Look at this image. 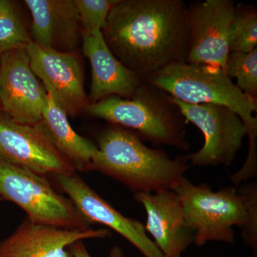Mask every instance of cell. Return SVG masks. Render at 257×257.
Instances as JSON below:
<instances>
[{"mask_svg":"<svg viewBox=\"0 0 257 257\" xmlns=\"http://www.w3.org/2000/svg\"><path fill=\"white\" fill-rule=\"evenodd\" d=\"M101 32L113 55L145 80L186 62L188 8L182 0H119Z\"/></svg>","mask_w":257,"mask_h":257,"instance_id":"obj_1","label":"cell"},{"mask_svg":"<svg viewBox=\"0 0 257 257\" xmlns=\"http://www.w3.org/2000/svg\"><path fill=\"white\" fill-rule=\"evenodd\" d=\"M174 191L183 209L184 221L194 235V243H235L234 226L257 256V184L245 182L213 192L205 184L192 183L184 177Z\"/></svg>","mask_w":257,"mask_h":257,"instance_id":"obj_2","label":"cell"},{"mask_svg":"<svg viewBox=\"0 0 257 257\" xmlns=\"http://www.w3.org/2000/svg\"><path fill=\"white\" fill-rule=\"evenodd\" d=\"M97 149L92 170L119 181L134 193L174 190L190 167L186 156L172 159L117 125L101 134Z\"/></svg>","mask_w":257,"mask_h":257,"instance_id":"obj_3","label":"cell"},{"mask_svg":"<svg viewBox=\"0 0 257 257\" xmlns=\"http://www.w3.org/2000/svg\"><path fill=\"white\" fill-rule=\"evenodd\" d=\"M88 114L134 133L152 145L188 150L187 121L170 96L145 82L131 97L110 96L89 104Z\"/></svg>","mask_w":257,"mask_h":257,"instance_id":"obj_4","label":"cell"},{"mask_svg":"<svg viewBox=\"0 0 257 257\" xmlns=\"http://www.w3.org/2000/svg\"><path fill=\"white\" fill-rule=\"evenodd\" d=\"M145 82L189 104H213L231 108L244 123L248 150H256V99L246 95L224 69L207 64L179 62L161 69Z\"/></svg>","mask_w":257,"mask_h":257,"instance_id":"obj_5","label":"cell"},{"mask_svg":"<svg viewBox=\"0 0 257 257\" xmlns=\"http://www.w3.org/2000/svg\"><path fill=\"white\" fill-rule=\"evenodd\" d=\"M0 198L15 203L39 224L89 229L90 223L69 198L55 192L45 177L0 158Z\"/></svg>","mask_w":257,"mask_h":257,"instance_id":"obj_6","label":"cell"},{"mask_svg":"<svg viewBox=\"0 0 257 257\" xmlns=\"http://www.w3.org/2000/svg\"><path fill=\"white\" fill-rule=\"evenodd\" d=\"M187 123L191 122L204 137L199 151L186 156L192 166L216 167L232 165L246 136L241 117L231 108L213 104H189L171 96Z\"/></svg>","mask_w":257,"mask_h":257,"instance_id":"obj_7","label":"cell"},{"mask_svg":"<svg viewBox=\"0 0 257 257\" xmlns=\"http://www.w3.org/2000/svg\"><path fill=\"white\" fill-rule=\"evenodd\" d=\"M0 158L38 175L75 173V169L60 153L41 122L19 123L0 111Z\"/></svg>","mask_w":257,"mask_h":257,"instance_id":"obj_8","label":"cell"},{"mask_svg":"<svg viewBox=\"0 0 257 257\" xmlns=\"http://www.w3.org/2000/svg\"><path fill=\"white\" fill-rule=\"evenodd\" d=\"M235 13L236 5L232 0H205L189 5L186 62L224 69L229 53L230 27Z\"/></svg>","mask_w":257,"mask_h":257,"instance_id":"obj_9","label":"cell"},{"mask_svg":"<svg viewBox=\"0 0 257 257\" xmlns=\"http://www.w3.org/2000/svg\"><path fill=\"white\" fill-rule=\"evenodd\" d=\"M0 103L3 112L22 124L41 122L47 91L34 73L25 48L0 56Z\"/></svg>","mask_w":257,"mask_h":257,"instance_id":"obj_10","label":"cell"},{"mask_svg":"<svg viewBox=\"0 0 257 257\" xmlns=\"http://www.w3.org/2000/svg\"><path fill=\"white\" fill-rule=\"evenodd\" d=\"M25 50L34 73L67 114L74 116L85 110L90 103L84 90V75L76 53L56 52L34 42Z\"/></svg>","mask_w":257,"mask_h":257,"instance_id":"obj_11","label":"cell"},{"mask_svg":"<svg viewBox=\"0 0 257 257\" xmlns=\"http://www.w3.org/2000/svg\"><path fill=\"white\" fill-rule=\"evenodd\" d=\"M55 178L61 190L91 224L99 223L111 228L130 241L145 257H164L147 234L143 223L121 214L75 173L55 175Z\"/></svg>","mask_w":257,"mask_h":257,"instance_id":"obj_12","label":"cell"},{"mask_svg":"<svg viewBox=\"0 0 257 257\" xmlns=\"http://www.w3.org/2000/svg\"><path fill=\"white\" fill-rule=\"evenodd\" d=\"M110 234L107 229H64L28 219L0 243V257H70L67 249L73 243Z\"/></svg>","mask_w":257,"mask_h":257,"instance_id":"obj_13","label":"cell"},{"mask_svg":"<svg viewBox=\"0 0 257 257\" xmlns=\"http://www.w3.org/2000/svg\"><path fill=\"white\" fill-rule=\"evenodd\" d=\"M147 213L146 231L164 257H182L194 243V235L184 221L183 209L174 190L134 193Z\"/></svg>","mask_w":257,"mask_h":257,"instance_id":"obj_14","label":"cell"},{"mask_svg":"<svg viewBox=\"0 0 257 257\" xmlns=\"http://www.w3.org/2000/svg\"><path fill=\"white\" fill-rule=\"evenodd\" d=\"M32 18V42L45 48L76 53L82 30L74 0H25Z\"/></svg>","mask_w":257,"mask_h":257,"instance_id":"obj_15","label":"cell"},{"mask_svg":"<svg viewBox=\"0 0 257 257\" xmlns=\"http://www.w3.org/2000/svg\"><path fill=\"white\" fill-rule=\"evenodd\" d=\"M82 50L92 68L90 104L110 96L130 98L144 82L143 79L121 63L106 45L102 32H82Z\"/></svg>","mask_w":257,"mask_h":257,"instance_id":"obj_16","label":"cell"},{"mask_svg":"<svg viewBox=\"0 0 257 257\" xmlns=\"http://www.w3.org/2000/svg\"><path fill=\"white\" fill-rule=\"evenodd\" d=\"M67 116L53 96L47 92L42 124L51 142L75 170H92V161L97 153V147L76 133Z\"/></svg>","mask_w":257,"mask_h":257,"instance_id":"obj_17","label":"cell"},{"mask_svg":"<svg viewBox=\"0 0 257 257\" xmlns=\"http://www.w3.org/2000/svg\"><path fill=\"white\" fill-rule=\"evenodd\" d=\"M32 42L16 5L0 0V56L18 48H25Z\"/></svg>","mask_w":257,"mask_h":257,"instance_id":"obj_18","label":"cell"},{"mask_svg":"<svg viewBox=\"0 0 257 257\" xmlns=\"http://www.w3.org/2000/svg\"><path fill=\"white\" fill-rule=\"evenodd\" d=\"M228 45L229 52L247 53L257 48V13L253 7L236 5Z\"/></svg>","mask_w":257,"mask_h":257,"instance_id":"obj_19","label":"cell"},{"mask_svg":"<svg viewBox=\"0 0 257 257\" xmlns=\"http://www.w3.org/2000/svg\"><path fill=\"white\" fill-rule=\"evenodd\" d=\"M224 71L229 78H235L236 87L246 95L257 97V48L247 53L228 54Z\"/></svg>","mask_w":257,"mask_h":257,"instance_id":"obj_20","label":"cell"},{"mask_svg":"<svg viewBox=\"0 0 257 257\" xmlns=\"http://www.w3.org/2000/svg\"><path fill=\"white\" fill-rule=\"evenodd\" d=\"M119 0H74L82 32L105 28L111 10Z\"/></svg>","mask_w":257,"mask_h":257,"instance_id":"obj_21","label":"cell"},{"mask_svg":"<svg viewBox=\"0 0 257 257\" xmlns=\"http://www.w3.org/2000/svg\"><path fill=\"white\" fill-rule=\"evenodd\" d=\"M70 257H92L82 241H77L69 246ZM109 257H125L124 251L119 246L111 248Z\"/></svg>","mask_w":257,"mask_h":257,"instance_id":"obj_22","label":"cell"},{"mask_svg":"<svg viewBox=\"0 0 257 257\" xmlns=\"http://www.w3.org/2000/svg\"><path fill=\"white\" fill-rule=\"evenodd\" d=\"M2 111L1 103H0V111Z\"/></svg>","mask_w":257,"mask_h":257,"instance_id":"obj_23","label":"cell"}]
</instances>
